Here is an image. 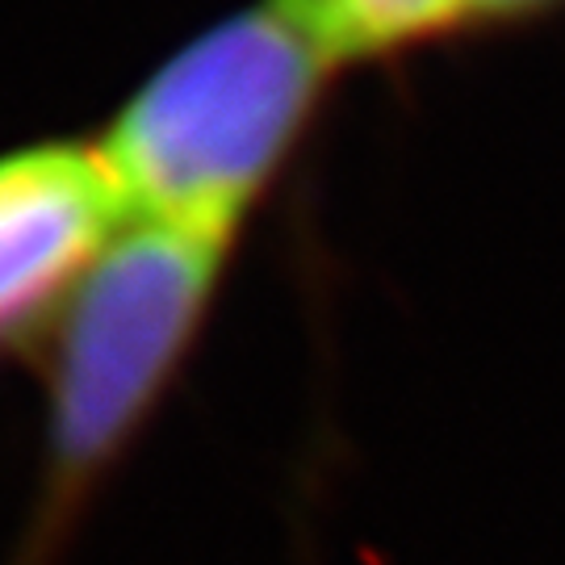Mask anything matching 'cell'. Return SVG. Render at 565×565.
Returning <instances> with one entry per match:
<instances>
[{
	"instance_id": "1",
	"label": "cell",
	"mask_w": 565,
	"mask_h": 565,
	"mask_svg": "<svg viewBox=\"0 0 565 565\" xmlns=\"http://www.w3.org/2000/svg\"><path fill=\"white\" fill-rule=\"evenodd\" d=\"M335 67L294 0H256L184 42L93 142L126 218L235 243Z\"/></svg>"
},
{
	"instance_id": "2",
	"label": "cell",
	"mask_w": 565,
	"mask_h": 565,
	"mask_svg": "<svg viewBox=\"0 0 565 565\" xmlns=\"http://www.w3.org/2000/svg\"><path fill=\"white\" fill-rule=\"evenodd\" d=\"M231 247L202 231L126 218L67 294L46 327L42 478L13 565H51L93 490L139 440L202 335Z\"/></svg>"
},
{
	"instance_id": "3",
	"label": "cell",
	"mask_w": 565,
	"mask_h": 565,
	"mask_svg": "<svg viewBox=\"0 0 565 565\" xmlns=\"http://www.w3.org/2000/svg\"><path fill=\"white\" fill-rule=\"evenodd\" d=\"M121 223L93 142H30L0 156V348L55 323Z\"/></svg>"
},
{
	"instance_id": "4",
	"label": "cell",
	"mask_w": 565,
	"mask_h": 565,
	"mask_svg": "<svg viewBox=\"0 0 565 565\" xmlns=\"http://www.w3.org/2000/svg\"><path fill=\"white\" fill-rule=\"evenodd\" d=\"M340 63L382 60L482 25L548 13L565 0H294Z\"/></svg>"
}]
</instances>
